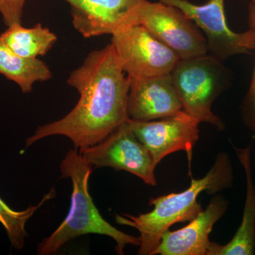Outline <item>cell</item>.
<instances>
[{
	"mask_svg": "<svg viewBox=\"0 0 255 255\" xmlns=\"http://www.w3.org/2000/svg\"><path fill=\"white\" fill-rule=\"evenodd\" d=\"M63 178L73 184L70 211L63 222L50 236L38 244L39 255L55 254L68 242L88 234L109 236L117 243L116 252L124 254L127 245L139 247L140 238L128 235L112 226L100 214L89 190V181L93 167L74 147L67 152L60 166Z\"/></svg>",
	"mask_w": 255,
	"mask_h": 255,
	"instance_id": "obj_3",
	"label": "cell"
},
{
	"mask_svg": "<svg viewBox=\"0 0 255 255\" xmlns=\"http://www.w3.org/2000/svg\"><path fill=\"white\" fill-rule=\"evenodd\" d=\"M80 152L93 168L110 167L126 171L140 178L147 185H157V165L128 122L102 141Z\"/></svg>",
	"mask_w": 255,
	"mask_h": 255,
	"instance_id": "obj_8",
	"label": "cell"
},
{
	"mask_svg": "<svg viewBox=\"0 0 255 255\" xmlns=\"http://www.w3.org/2000/svg\"><path fill=\"white\" fill-rule=\"evenodd\" d=\"M55 196V191L53 189L44 196L38 205L30 206L21 211H14L0 197V223L4 228L11 246L15 250L20 251L24 246L25 241L28 237L26 224L28 220L46 201L53 199Z\"/></svg>",
	"mask_w": 255,
	"mask_h": 255,
	"instance_id": "obj_16",
	"label": "cell"
},
{
	"mask_svg": "<svg viewBox=\"0 0 255 255\" xmlns=\"http://www.w3.org/2000/svg\"><path fill=\"white\" fill-rule=\"evenodd\" d=\"M253 143L245 148L234 147L246 177V196L241 226L232 240L226 245L211 242L207 255L255 254V186L251 166Z\"/></svg>",
	"mask_w": 255,
	"mask_h": 255,
	"instance_id": "obj_13",
	"label": "cell"
},
{
	"mask_svg": "<svg viewBox=\"0 0 255 255\" xmlns=\"http://www.w3.org/2000/svg\"><path fill=\"white\" fill-rule=\"evenodd\" d=\"M182 110L222 131L226 125L212 112L214 101L232 85L233 75L222 60L207 54L181 59L170 73Z\"/></svg>",
	"mask_w": 255,
	"mask_h": 255,
	"instance_id": "obj_4",
	"label": "cell"
},
{
	"mask_svg": "<svg viewBox=\"0 0 255 255\" xmlns=\"http://www.w3.org/2000/svg\"><path fill=\"white\" fill-rule=\"evenodd\" d=\"M182 11L205 35L208 53L224 62L236 55L251 54L255 50V30L237 33L228 26L225 0H209L202 5L188 0H159Z\"/></svg>",
	"mask_w": 255,
	"mask_h": 255,
	"instance_id": "obj_7",
	"label": "cell"
},
{
	"mask_svg": "<svg viewBox=\"0 0 255 255\" xmlns=\"http://www.w3.org/2000/svg\"><path fill=\"white\" fill-rule=\"evenodd\" d=\"M0 75L14 82L23 94L31 93L36 82L53 76L46 63L38 58H25L8 48L0 39Z\"/></svg>",
	"mask_w": 255,
	"mask_h": 255,
	"instance_id": "obj_14",
	"label": "cell"
},
{
	"mask_svg": "<svg viewBox=\"0 0 255 255\" xmlns=\"http://www.w3.org/2000/svg\"><path fill=\"white\" fill-rule=\"evenodd\" d=\"M234 172L228 153L221 152L216 156L212 167L204 177L191 179L186 190L152 198L150 212L138 216L117 214L116 221L122 226L135 228L140 233L138 255H152L162 236L177 223L189 222L203 211L197 199L201 193L217 194L233 186Z\"/></svg>",
	"mask_w": 255,
	"mask_h": 255,
	"instance_id": "obj_2",
	"label": "cell"
},
{
	"mask_svg": "<svg viewBox=\"0 0 255 255\" xmlns=\"http://www.w3.org/2000/svg\"><path fill=\"white\" fill-rule=\"evenodd\" d=\"M129 80V119L150 122L174 115L182 110L170 74Z\"/></svg>",
	"mask_w": 255,
	"mask_h": 255,
	"instance_id": "obj_11",
	"label": "cell"
},
{
	"mask_svg": "<svg viewBox=\"0 0 255 255\" xmlns=\"http://www.w3.org/2000/svg\"><path fill=\"white\" fill-rule=\"evenodd\" d=\"M0 39L19 56L38 58L52 49L58 38L49 28L37 23L32 28L23 27L22 24L9 26L0 34Z\"/></svg>",
	"mask_w": 255,
	"mask_h": 255,
	"instance_id": "obj_15",
	"label": "cell"
},
{
	"mask_svg": "<svg viewBox=\"0 0 255 255\" xmlns=\"http://www.w3.org/2000/svg\"><path fill=\"white\" fill-rule=\"evenodd\" d=\"M250 28L255 30V4L251 2L248 9ZM241 116L247 128L255 132V67L251 85L241 105Z\"/></svg>",
	"mask_w": 255,
	"mask_h": 255,
	"instance_id": "obj_17",
	"label": "cell"
},
{
	"mask_svg": "<svg viewBox=\"0 0 255 255\" xmlns=\"http://www.w3.org/2000/svg\"><path fill=\"white\" fill-rule=\"evenodd\" d=\"M132 132L149 151L157 165L173 152L184 151L191 161L193 149L199 139L200 122L184 110L157 120H128Z\"/></svg>",
	"mask_w": 255,
	"mask_h": 255,
	"instance_id": "obj_9",
	"label": "cell"
},
{
	"mask_svg": "<svg viewBox=\"0 0 255 255\" xmlns=\"http://www.w3.org/2000/svg\"><path fill=\"white\" fill-rule=\"evenodd\" d=\"M71 7L73 25L85 38L112 35L136 24L145 0H65Z\"/></svg>",
	"mask_w": 255,
	"mask_h": 255,
	"instance_id": "obj_10",
	"label": "cell"
},
{
	"mask_svg": "<svg viewBox=\"0 0 255 255\" xmlns=\"http://www.w3.org/2000/svg\"><path fill=\"white\" fill-rule=\"evenodd\" d=\"M67 83L80 95L78 103L63 118L38 127L26 139L25 149L45 137L63 135L81 150L102 141L128 120L130 80L111 43L89 53Z\"/></svg>",
	"mask_w": 255,
	"mask_h": 255,
	"instance_id": "obj_1",
	"label": "cell"
},
{
	"mask_svg": "<svg viewBox=\"0 0 255 255\" xmlns=\"http://www.w3.org/2000/svg\"><path fill=\"white\" fill-rule=\"evenodd\" d=\"M26 0H0V14L7 27L22 24L23 7Z\"/></svg>",
	"mask_w": 255,
	"mask_h": 255,
	"instance_id": "obj_18",
	"label": "cell"
},
{
	"mask_svg": "<svg viewBox=\"0 0 255 255\" xmlns=\"http://www.w3.org/2000/svg\"><path fill=\"white\" fill-rule=\"evenodd\" d=\"M111 41L129 79L170 74L179 60L170 48L139 23L116 31Z\"/></svg>",
	"mask_w": 255,
	"mask_h": 255,
	"instance_id": "obj_5",
	"label": "cell"
},
{
	"mask_svg": "<svg viewBox=\"0 0 255 255\" xmlns=\"http://www.w3.org/2000/svg\"><path fill=\"white\" fill-rule=\"evenodd\" d=\"M136 23L147 28L179 60L208 53L205 35L187 15L172 5L145 0L137 12Z\"/></svg>",
	"mask_w": 255,
	"mask_h": 255,
	"instance_id": "obj_6",
	"label": "cell"
},
{
	"mask_svg": "<svg viewBox=\"0 0 255 255\" xmlns=\"http://www.w3.org/2000/svg\"><path fill=\"white\" fill-rule=\"evenodd\" d=\"M251 2L255 3V0H252Z\"/></svg>",
	"mask_w": 255,
	"mask_h": 255,
	"instance_id": "obj_19",
	"label": "cell"
},
{
	"mask_svg": "<svg viewBox=\"0 0 255 255\" xmlns=\"http://www.w3.org/2000/svg\"><path fill=\"white\" fill-rule=\"evenodd\" d=\"M228 205L224 196L216 194L206 209L185 227L166 231L152 255H207L211 243L210 234L214 225L226 214Z\"/></svg>",
	"mask_w": 255,
	"mask_h": 255,
	"instance_id": "obj_12",
	"label": "cell"
}]
</instances>
